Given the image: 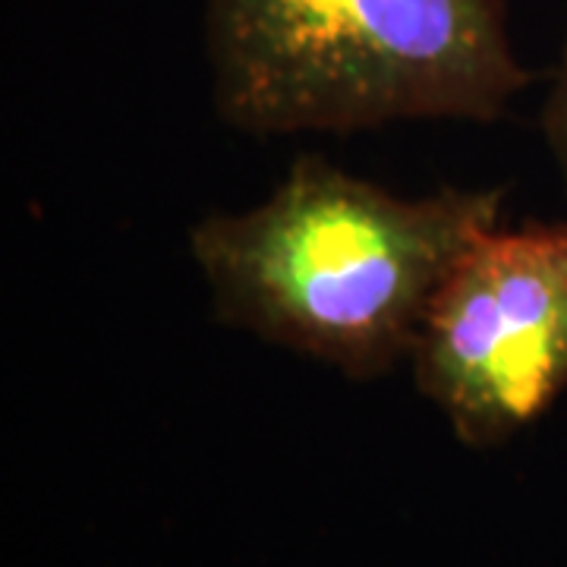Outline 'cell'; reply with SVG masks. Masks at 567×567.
<instances>
[{"label": "cell", "mask_w": 567, "mask_h": 567, "mask_svg": "<svg viewBox=\"0 0 567 567\" xmlns=\"http://www.w3.org/2000/svg\"><path fill=\"white\" fill-rule=\"evenodd\" d=\"M502 186L398 196L300 155L262 203L189 227L215 319L353 382L410 363L451 265L502 221Z\"/></svg>", "instance_id": "cell-1"}, {"label": "cell", "mask_w": 567, "mask_h": 567, "mask_svg": "<svg viewBox=\"0 0 567 567\" xmlns=\"http://www.w3.org/2000/svg\"><path fill=\"white\" fill-rule=\"evenodd\" d=\"M205 54L246 136L488 123L529 82L505 0H205Z\"/></svg>", "instance_id": "cell-2"}, {"label": "cell", "mask_w": 567, "mask_h": 567, "mask_svg": "<svg viewBox=\"0 0 567 567\" xmlns=\"http://www.w3.org/2000/svg\"><path fill=\"white\" fill-rule=\"evenodd\" d=\"M416 391L473 447L567 394V218L488 227L451 265L410 353Z\"/></svg>", "instance_id": "cell-3"}, {"label": "cell", "mask_w": 567, "mask_h": 567, "mask_svg": "<svg viewBox=\"0 0 567 567\" xmlns=\"http://www.w3.org/2000/svg\"><path fill=\"white\" fill-rule=\"evenodd\" d=\"M539 126H543L548 155H551V162L558 164V174H561V181L567 186V22L561 54H558V66L551 73V85H548Z\"/></svg>", "instance_id": "cell-4"}]
</instances>
